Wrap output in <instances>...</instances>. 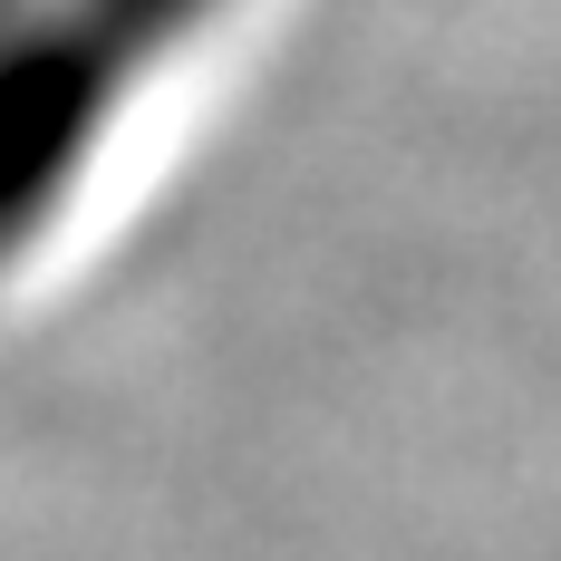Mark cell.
<instances>
[{
  "label": "cell",
  "instance_id": "1",
  "mask_svg": "<svg viewBox=\"0 0 561 561\" xmlns=\"http://www.w3.org/2000/svg\"><path fill=\"white\" fill-rule=\"evenodd\" d=\"M224 0H0V272L68 214L98 146Z\"/></svg>",
  "mask_w": 561,
  "mask_h": 561
}]
</instances>
